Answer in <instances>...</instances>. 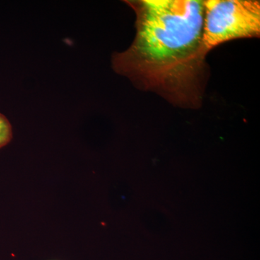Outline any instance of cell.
I'll return each instance as SVG.
<instances>
[{
	"mask_svg": "<svg viewBox=\"0 0 260 260\" xmlns=\"http://www.w3.org/2000/svg\"><path fill=\"white\" fill-rule=\"evenodd\" d=\"M125 3L136 14V36L129 49L113 55V69L176 105L198 107L207 56L202 48L204 1Z\"/></svg>",
	"mask_w": 260,
	"mask_h": 260,
	"instance_id": "cell-1",
	"label": "cell"
},
{
	"mask_svg": "<svg viewBox=\"0 0 260 260\" xmlns=\"http://www.w3.org/2000/svg\"><path fill=\"white\" fill-rule=\"evenodd\" d=\"M13 139V128L8 118L0 113V148L9 144Z\"/></svg>",
	"mask_w": 260,
	"mask_h": 260,
	"instance_id": "cell-3",
	"label": "cell"
},
{
	"mask_svg": "<svg viewBox=\"0 0 260 260\" xmlns=\"http://www.w3.org/2000/svg\"><path fill=\"white\" fill-rule=\"evenodd\" d=\"M260 35V2L256 0L204 1L202 48L205 54L220 44Z\"/></svg>",
	"mask_w": 260,
	"mask_h": 260,
	"instance_id": "cell-2",
	"label": "cell"
}]
</instances>
